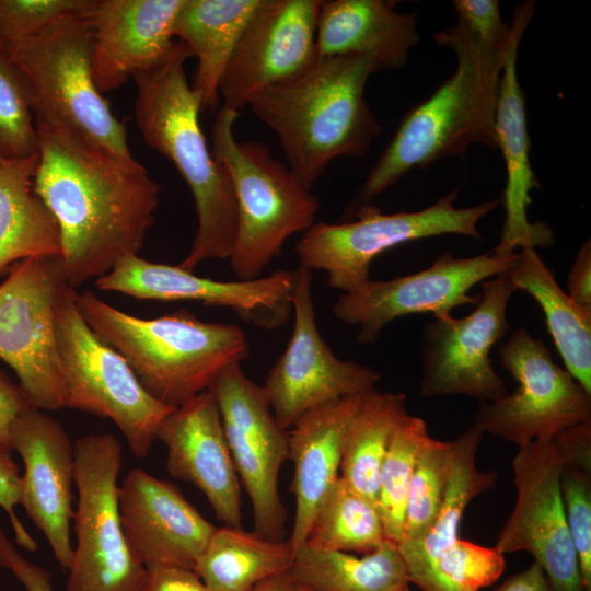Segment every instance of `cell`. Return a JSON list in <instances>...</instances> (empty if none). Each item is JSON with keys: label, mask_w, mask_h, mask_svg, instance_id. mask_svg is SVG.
Here are the masks:
<instances>
[{"label": "cell", "mask_w": 591, "mask_h": 591, "mask_svg": "<svg viewBox=\"0 0 591 591\" xmlns=\"http://www.w3.org/2000/svg\"><path fill=\"white\" fill-rule=\"evenodd\" d=\"M35 125L34 192L57 222L65 279L74 289L138 255L154 224L161 187L135 158L118 157L57 124Z\"/></svg>", "instance_id": "6da1fadb"}, {"label": "cell", "mask_w": 591, "mask_h": 591, "mask_svg": "<svg viewBox=\"0 0 591 591\" xmlns=\"http://www.w3.org/2000/svg\"><path fill=\"white\" fill-rule=\"evenodd\" d=\"M434 39L454 53L455 71L404 115L340 222L350 221L414 169L463 154L472 144L497 148L496 108L509 42L502 47L484 45L459 21L436 33Z\"/></svg>", "instance_id": "7a4b0ae2"}, {"label": "cell", "mask_w": 591, "mask_h": 591, "mask_svg": "<svg viewBox=\"0 0 591 591\" xmlns=\"http://www.w3.org/2000/svg\"><path fill=\"white\" fill-rule=\"evenodd\" d=\"M379 72L366 56L317 57L302 72L268 85L248 103L277 136L288 167L306 189L337 158L364 155L382 132L364 89Z\"/></svg>", "instance_id": "3957f363"}, {"label": "cell", "mask_w": 591, "mask_h": 591, "mask_svg": "<svg viewBox=\"0 0 591 591\" xmlns=\"http://www.w3.org/2000/svg\"><path fill=\"white\" fill-rule=\"evenodd\" d=\"M189 49L176 40L165 61L137 73L135 118L146 143L167 158L190 189L197 230L178 264L193 271L209 259H229L236 231V200L225 167L209 151L199 123L200 97L187 81Z\"/></svg>", "instance_id": "277c9868"}, {"label": "cell", "mask_w": 591, "mask_h": 591, "mask_svg": "<svg viewBox=\"0 0 591 591\" xmlns=\"http://www.w3.org/2000/svg\"><path fill=\"white\" fill-rule=\"evenodd\" d=\"M85 323L127 361L146 391L178 407L208 391L228 367L250 355L236 324L204 322L187 310L154 318L120 311L91 291L74 294Z\"/></svg>", "instance_id": "5b68a950"}, {"label": "cell", "mask_w": 591, "mask_h": 591, "mask_svg": "<svg viewBox=\"0 0 591 591\" xmlns=\"http://www.w3.org/2000/svg\"><path fill=\"white\" fill-rule=\"evenodd\" d=\"M240 113L221 107L212 129V154L228 171L236 200V231L229 257L239 280L260 277L285 242L315 223L320 201L259 141H239Z\"/></svg>", "instance_id": "8992f818"}, {"label": "cell", "mask_w": 591, "mask_h": 591, "mask_svg": "<svg viewBox=\"0 0 591 591\" xmlns=\"http://www.w3.org/2000/svg\"><path fill=\"white\" fill-rule=\"evenodd\" d=\"M86 3L0 49L23 80L35 120L60 125L97 147L131 159L125 120L115 116L93 80Z\"/></svg>", "instance_id": "52a82bcc"}, {"label": "cell", "mask_w": 591, "mask_h": 591, "mask_svg": "<svg viewBox=\"0 0 591 591\" xmlns=\"http://www.w3.org/2000/svg\"><path fill=\"white\" fill-rule=\"evenodd\" d=\"M68 283L56 305V341L63 407L112 420L137 457L148 455L163 420L176 408L149 394L115 349L85 323Z\"/></svg>", "instance_id": "ba28073f"}, {"label": "cell", "mask_w": 591, "mask_h": 591, "mask_svg": "<svg viewBox=\"0 0 591 591\" xmlns=\"http://www.w3.org/2000/svg\"><path fill=\"white\" fill-rule=\"evenodd\" d=\"M457 196L455 188L433 205L413 212L383 213L369 204L350 221L315 222L296 245L300 266L325 271L327 285L344 293L370 280L373 259L397 245L443 234L483 240L477 225L499 201L457 208Z\"/></svg>", "instance_id": "9c48e42d"}, {"label": "cell", "mask_w": 591, "mask_h": 591, "mask_svg": "<svg viewBox=\"0 0 591 591\" xmlns=\"http://www.w3.org/2000/svg\"><path fill=\"white\" fill-rule=\"evenodd\" d=\"M73 463L77 542L67 591H140L147 567L130 548L121 524L119 441L109 433L80 437L73 444Z\"/></svg>", "instance_id": "30bf717a"}, {"label": "cell", "mask_w": 591, "mask_h": 591, "mask_svg": "<svg viewBox=\"0 0 591 591\" xmlns=\"http://www.w3.org/2000/svg\"><path fill=\"white\" fill-rule=\"evenodd\" d=\"M67 285L60 257L35 256L13 264L0 285V359L16 374L28 404L63 407L56 341V305Z\"/></svg>", "instance_id": "8fae6325"}, {"label": "cell", "mask_w": 591, "mask_h": 591, "mask_svg": "<svg viewBox=\"0 0 591 591\" xmlns=\"http://www.w3.org/2000/svg\"><path fill=\"white\" fill-rule=\"evenodd\" d=\"M498 355L518 387L501 399L480 403L473 425L484 434L520 447L591 420V393L557 366L546 345L526 328L514 332Z\"/></svg>", "instance_id": "7c38bea8"}, {"label": "cell", "mask_w": 591, "mask_h": 591, "mask_svg": "<svg viewBox=\"0 0 591 591\" xmlns=\"http://www.w3.org/2000/svg\"><path fill=\"white\" fill-rule=\"evenodd\" d=\"M212 394L240 479L248 496L254 531L282 540L287 510L279 493V474L289 460V437L277 420L263 387L241 364L225 368L211 383Z\"/></svg>", "instance_id": "4fadbf2b"}, {"label": "cell", "mask_w": 591, "mask_h": 591, "mask_svg": "<svg viewBox=\"0 0 591 591\" xmlns=\"http://www.w3.org/2000/svg\"><path fill=\"white\" fill-rule=\"evenodd\" d=\"M508 271L482 282L475 309L465 317H433L421 340L424 397L466 395L480 403L509 392L493 366L491 348L507 331L508 304L517 291Z\"/></svg>", "instance_id": "5bb4252c"}, {"label": "cell", "mask_w": 591, "mask_h": 591, "mask_svg": "<svg viewBox=\"0 0 591 591\" xmlns=\"http://www.w3.org/2000/svg\"><path fill=\"white\" fill-rule=\"evenodd\" d=\"M293 329L263 387L287 430L310 412L376 389L381 375L361 363L339 359L322 337L312 294V270L299 266L292 293Z\"/></svg>", "instance_id": "9a60e30c"}, {"label": "cell", "mask_w": 591, "mask_h": 591, "mask_svg": "<svg viewBox=\"0 0 591 591\" xmlns=\"http://www.w3.org/2000/svg\"><path fill=\"white\" fill-rule=\"evenodd\" d=\"M518 257V252L500 254L495 250L472 257L443 253L421 271L390 280L370 279L344 292L332 310L339 321L359 326L358 343L372 344L381 331L398 317L431 313L438 318L451 315L457 306L476 305L479 294L471 296L470 290L509 271Z\"/></svg>", "instance_id": "2e32d148"}, {"label": "cell", "mask_w": 591, "mask_h": 591, "mask_svg": "<svg viewBox=\"0 0 591 591\" xmlns=\"http://www.w3.org/2000/svg\"><path fill=\"white\" fill-rule=\"evenodd\" d=\"M517 499L495 548L528 552L555 591H586L560 494L561 460L553 439L518 447L511 462Z\"/></svg>", "instance_id": "e0dca14e"}, {"label": "cell", "mask_w": 591, "mask_h": 591, "mask_svg": "<svg viewBox=\"0 0 591 591\" xmlns=\"http://www.w3.org/2000/svg\"><path fill=\"white\" fill-rule=\"evenodd\" d=\"M97 289L137 299L195 301L228 308L241 318L273 331L292 313L296 270H277L252 280L219 281L195 275L181 266L152 263L129 255L95 280Z\"/></svg>", "instance_id": "ac0fdd59"}, {"label": "cell", "mask_w": 591, "mask_h": 591, "mask_svg": "<svg viewBox=\"0 0 591 591\" xmlns=\"http://www.w3.org/2000/svg\"><path fill=\"white\" fill-rule=\"evenodd\" d=\"M322 0H264L222 77L223 107L239 112L263 89L310 67Z\"/></svg>", "instance_id": "d6986e66"}, {"label": "cell", "mask_w": 591, "mask_h": 591, "mask_svg": "<svg viewBox=\"0 0 591 591\" xmlns=\"http://www.w3.org/2000/svg\"><path fill=\"white\" fill-rule=\"evenodd\" d=\"M10 442L24 465L19 505L43 533L56 561L69 570L73 557V444L58 420L34 407L13 420Z\"/></svg>", "instance_id": "ffe728a7"}, {"label": "cell", "mask_w": 591, "mask_h": 591, "mask_svg": "<svg viewBox=\"0 0 591 591\" xmlns=\"http://www.w3.org/2000/svg\"><path fill=\"white\" fill-rule=\"evenodd\" d=\"M184 0H88L91 68L103 94L161 65L174 49V23Z\"/></svg>", "instance_id": "44dd1931"}, {"label": "cell", "mask_w": 591, "mask_h": 591, "mask_svg": "<svg viewBox=\"0 0 591 591\" xmlns=\"http://www.w3.org/2000/svg\"><path fill=\"white\" fill-rule=\"evenodd\" d=\"M118 503L130 548L146 567L195 570L217 526L175 485L135 467L119 484Z\"/></svg>", "instance_id": "7402d4cb"}, {"label": "cell", "mask_w": 591, "mask_h": 591, "mask_svg": "<svg viewBox=\"0 0 591 591\" xmlns=\"http://www.w3.org/2000/svg\"><path fill=\"white\" fill-rule=\"evenodd\" d=\"M535 11L533 1L515 7L511 34L505 55L495 118L497 148L502 152L507 183L503 194L506 217L500 242L494 248L510 254L517 248L548 246L553 232L546 223H531L528 207L530 192L541 185L530 163V138L526 126L525 100L518 79V49Z\"/></svg>", "instance_id": "603a6c76"}, {"label": "cell", "mask_w": 591, "mask_h": 591, "mask_svg": "<svg viewBox=\"0 0 591 591\" xmlns=\"http://www.w3.org/2000/svg\"><path fill=\"white\" fill-rule=\"evenodd\" d=\"M158 440L166 447L169 474L197 487L223 525L242 528V487L212 394L205 391L176 407Z\"/></svg>", "instance_id": "cb8c5ba5"}, {"label": "cell", "mask_w": 591, "mask_h": 591, "mask_svg": "<svg viewBox=\"0 0 591 591\" xmlns=\"http://www.w3.org/2000/svg\"><path fill=\"white\" fill-rule=\"evenodd\" d=\"M362 396L318 407L288 430L296 505L288 541L293 553L305 544L318 506L340 477L345 436Z\"/></svg>", "instance_id": "d4e9b609"}, {"label": "cell", "mask_w": 591, "mask_h": 591, "mask_svg": "<svg viewBox=\"0 0 591 591\" xmlns=\"http://www.w3.org/2000/svg\"><path fill=\"white\" fill-rule=\"evenodd\" d=\"M392 0H322L316 56L359 55L379 71L403 68L419 40L417 15L402 13Z\"/></svg>", "instance_id": "484cf974"}, {"label": "cell", "mask_w": 591, "mask_h": 591, "mask_svg": "<svg viewBox=\"0 0 591 591\" xmlns=\"http://www.w3.org/2000/svg\"><path fill=\"white\" fill-rule=\"evenodd\" d=\"M264 0H184L173 34L197 59L193 90L201 109L215 111L232 54Z\"/></svg>", "instance_id": "4316f807"}, {"label": "cell", "mask_w": 591, "mask_h": 591, "mask_svg": "<svg viewBox=\"0 0 591 591\" xmlns=\"http://www.w3.org/2000/svg\"><path fill=\"white\" fill-rule=\"evenodd\" d=\"M38 154L0 157V274L35 256L61 257L57 222L34 192Z\"/></svg>", "instance_id": "83f0119b"}, {"label": "cell", "mask_w": 591, "mask_h": 591, "mask_svg": "<svg viewBox=\"0 0 591 591\" xmlns=\"http://www.w3.org/2000/svg\"><path fill=\"white\" fill-rule=\"evenodd\" d=\"M507 273L517 290L541 306L565 369L591 393V308L573 302L534 247L520 248Z\"/></svg>", "instance_id": "f1b7e54d"}, {"label": "cell", "mask_w": 591, "mask_h": 591, "mask_svg": "<svg viewBox=\"0 0 591 591\" xmlns=\"http://www.w3.org/2000/svg\"><path fill=\"white\" fill-rule=\"evenodd\" d=\"M289 572L313 591H397L409 583L398 546L389 540L362 556L304 544Z\"/></svg>", "instance_id": "f546056e"}, {"label": "cell", "mask_w": 591, "mask_h": 591, "mask_svg": "<svg viewBox=\"0 0 591 591\" xmlns=\"http://www.w3.org/2000/svg\"><path fill=\"white\" fill-rule=\"evenodd\" d=\"M292 558L288 540L222 525L212 533L195 572L212 591H250L258 582L289 571Z\"/></svg>", "instance_id": "4dcf8cb0"}, {"label": "cell", "mask_w": 591, "mask_h": 591, "mask_svg": "<svg viewBox=\"0 0 591 591\" xmlns=\"http://www.w3.org/2000/svg\"><path fill=\"white\" fill-rule=\"evenodd\" d=\"M404 393H366L355 412L344 441L340 477L357 493L376 503L380 471L393 436L407 415Z\"/></svg>", "instance_id": "1f68e13d"}, {"label": "cell", "mask_w": 591, "mask_h": 591, "mask_svg": "<svg viewBox=\"0 0 591 591\" xmlns=\"http://www.w3.org/2000/svg\"><path fill=\"white\" fill-rule=\"evenodd\" d=\"M385 540L376 503L339 477L318 506L305 544L366 554L376 549Z\"/></svg>", "instance_id": "d6a6232c"}, {"label": "cell", "mask_w": 591, "mask_h": 591, "mask_svg": "<svg viewBox=\"0 0 591 591\" xmlns=\"http://www.w3.org/2000/svg\"><path fill=\"white\" fill-rule=\"evenodd\" d=\"M429 436L425 420L407 414L393 436L380 471L376 507L386 540L396 544L402 537L409 484Z\"/></svg>", "instance_id": "836d02e7"}, {"label": "cell", "mask_w": 591, "mask_h": 591, "mask_svg": "<svg viewBox=\"0 0 591 591\" xmlns=\"http://www.w3.org/2000/svg\"><path fill=\"white\" fill-rule=\"evenodd\" d=\"M452 451V441L431 436L422 444L408 488L399 543L420 540L434 523L449 480Z\"/></svg>", "instance_id": "e575fe53"}, {"label": "cell", "mask_w": 591, "mask_h": 591, "mask_svg": "<svg viewBox=\"0 0 591 591\" xmlns=\"http://www.w3.org/2000/svg\"><path fill=\"white\" fill-rule=\"evenodd\" d=\"M39 138L21 76L0 49V157L27 159L38 154Z\"/></svg>", "instance_id": "d590c367"}, {"label": "cell", "mask_w": 591, "mask_h": 591, "mask_svg": "<svg viewBox=\"0 0 591 591\" xmlns=\"http://www.w3.org/2000/svg\"><path fill=\"white\" fill-rule=\"evenodd\" d=\"M560 494L581 581L591 591V464L561 459Z\"/></svg>", "instance_id": "8d00e7d4"}, {"label": "cell", "mask_w": 591, "mask_h": 591, "mask_svg": "<svg viewBox=\"0 0 591 591\" xmlns=\"http://www.w3.org/2000/svg\"><path fill=\"white\" fill-rule=\"evenodd\" d=\"M85 0H0V48L37 33Z\"/></svg>", "instance_id": "74e56055"}, {"label": "cell", "mask_w": 591, "mask_h": 591, "mask_svg": "<svg viewBox=\"0 0 591 591\" xmlns=\"http://www.w3.org/2000/svg\"><path fill=\"white\" fill-rule=\"evenodd\" d=\"M456 21L479 42L490 47H502L509 42L511 25L502 20L497 0H455Z\"/></svg>", "instance_id": "f35d334b"}, {"label": "cell", "mask_w": 591, "mask_h": 591, "mask_svg": "<svg viewBox=\"0 0 591 591\" xmlns=\"http://www.w3.org/2000/svg\"><path fill=\"white\" fill-rule=\"evenodd\" d=\"M20 471L11 451L0 448V508L7 513L14 534V544L35 552L37 544L16 515L19 505Z\"/></svg>", "instance_id": "ab89813d"}, {"label": "cell", "mask_w": 591, "mask_h": 591, "mask_svg": "<svg viewBox=\"0 0 591 591\" xmlns=\"http://www.w3.org/2000/svg\"><path fill=\"white\" fill-rule=\"evenodd\" d=\"M0 566L10 570L26 591H54L50 573L21 554L1 526Z\"/></svg>", "instance_id": "60d3db41"}, {"label": "cell", "mask_w": 591, "mask_h": 591, "mask_svg": "<svg viewBox=\"0 0 591 591\" xmlns=\"http://www.w3.org/2000/svg\"><path fill=\"white\" fill-rule=\"evenodd\" d=\"M140 591H212L195 570L152 565L147 567V575Z\"/></svg>", "instance_id": "b9f144b4"}, {"label": "cell", "mask_w": 591, "mask_h": 591, "mask_svg": "<svg viewBox=\"0 0 591 591\" xmlns=\"http://www.w3.org/2000/svg\"><path fill=\"white\" fill-rule=\"evenodd\" d=\"M32 407L19 384L0 372V448L12 451L10 429L13 420L25 408Z\"/></svg>", "instance_id": "7bdbcfd3"}, {"label": "cell", "mask_w": 591, "mask_h": 591, "mask_svg": "<svg viewBox=\"0 0 591 591\" xmlns=\"http://www.w3.org/2000/svg\"><path fill=\"white\" fill-rule=\"evenodd\" d=\"M568 296L579 305L591 308V243L579 248L567 278Z\"/></svg>", "instance_id": "ee69618b"}, {"label": "cell", "mask_w": 591, "mask_h": 591, "mask_svg": "<svg viewBox=\"0 0 591 591\" xmlns=\"http://www.w3.org/2000/svg\"><path fill=\"white\" fill-rule=\"evenodd\" d=\"M494 591H555L544 569L537 561L507 578Z\"/></svg>", "instance_id": "f6af8a7d"}, {"label": "cell", "mask_w": 591, "mask_h": 591, "mask_svg": "<svg viewBox=\"0 0 591 591\" xmlns=\"http://www.w3.org/2000/svg\"><path fill=\"white\" fill-rule=\"evenodd\" d=\"M297 583L292 579L289 571L271 576L256 586L250 591H296Z\"/></svg>", "instance_id": "bcb514c9"}, {"label": "cell", "mask_w": 591, "mask_h": 591, "mask_svg": "<svg viewBox=\"0 0 591 591\" xmlns=\"http://www.w3.org/2000/svg\"><path fill=\"white\" fill-rule=\"evenodd\" d=\"M296 591H313V590L309 589L308 587L297 583Z\"/></svg>", "instance_id": "7dc6e473"}, {"label": "cell", "mask_w": 591, "mask_h": 591, "mask_svg": "<svg viewBox=\"0 0 591 591\" xmlns=\"http://www.w3.org/2000/svg\"><path fill=\"white\" fill-rule=\"evenodd\" d=\"M397 591H410V590H409V588H408V586H407V587H404V588H402V589H399V590H397Z\"/></svg>", "instance_id": "c3c4849f"}]
</instances>
